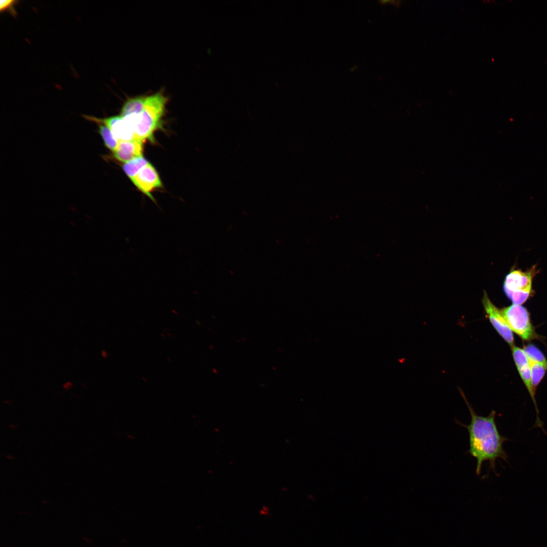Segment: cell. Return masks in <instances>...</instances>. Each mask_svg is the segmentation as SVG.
Here are the masks:
<instances>
[{
  "label": "cell",
  "mask_w": 547,
  "mask_h": 547,
  "mask_svg": "<svg viewBox=\"0 0 547 547\" xmlns=\"http://www.w3.org/2000/svg\"><path fill=\"white\" fill-rule=\"evenodd\" d=\"M529 364L532 386L535 393L536 388L543 378L547 369L542 365L530 360H529Z\"/></svg>",
  "instance_id": "obj_12"
},
{
  "label": "cell",
  "mask_w": 547,
  "mask_h": 547,
  "mask_svg": "<svg viewBox=\"0 0 547 547\" xmlns=\"http://www.w3.org/2000/svg\"><path fill=\"white\" fill-rule=\"evenodd\" d=\"M143 142L134 139L129 141L119 140L117 148L113 152V157L125 163L142 156Z\"/></svg>",
  "instance_id": "obj_8"
},
{
  "label": "cell",
  "mask_w": 547,
  "mask_h": 547,
  "mask_svg": "<svg viewBox=\"0 0 547 547\" xmlns=\"http://www.w3.org/2000/svg\"><path fill=\"white\" fill-rule=\"evenodd\" d=\"M18 1L14 0H2L0 2V10L1 12L8 11L13 16L16 15V12L14 9V6Z\"/></svg>",
  "instance_id": "obj_15"
},
{
  "label": "cell",
  "mask_w": 547,
  "mask_h": 547,
  "mask_svg": "<svg viewBox=\"0 0 547 547\" xmlns=\"http://www.w3.org/2000/svg\"><path fill=\"white\" fill-rule=\"evenodd\" d=\"M131 181L141 192L156 203L151 192L162 188L163 184L158 172L150 163L142 168Z\"/></svg>",
  "instance_id": "obj_6"
},
{
  "label": "cell",
  "mask_w": 547,
  "mask_h": 547,
  "mask_svg": "<svg viewBox=\"0 0 547 547\" xmlns=\"http://www.w3.org/2000/svg\"><path fill=\"white\" fill-rule=\"evenodd\" d=\"M83 116L88 121L106 126L119 140L129 141L136 139L133 128L121 115L105 118L87 115H83Z\"/></svg>",
  "instance_id": "obj_7"
},
{
  "label": "cell",
  "mask_w": 547,
  "mask_h": 547,
  "mask_svg": "<svg viewBox=\"0 0 547 547\" xmlns=\"http://www.w3.org/2000/svg\"><path fill=\"white\" fill-rule=\"evenodd\" d=\"M71 385L72 384L70 382H68L64 385V387L66 388H68L70 387V386H71Z\"/></svg>",
  "instance_id": "obj_16"
},
{
  "label": "cell",
  "mask_w": 547,
  "mask_h": 547,
  "mask_svg": "<svg viewBox=\"0 0 547 547\" xmlns=\"http://www.w3.org/2000/svg\"><path fill=\"white\" fill-rule=\"evenodd\" d=\"M482 303L490 322L500 336L512 347L514 345L513 332L508 326L501 309L495 306L484 292Z\"/></svg>",
  "instance_id": "obj_5"
},
{
  "label": "cell",
  "mask_w": 547,
  "mask_h": 547,
  "mask_svg": "<svg viewBox=\"0 0 547 547\" xmlns=\"http://www.w3.org/2000/svg\"><path fill=\"white\" fill-rule=\"evenodd\" d=\"M501 311L512 332L525 341L535 338L536 334L530 315L525 307L521 305L513 304L501 309Z\"/></svg>",
  "instance_id": "obj_4"
},
{
  "label": "cell",
  "mask_w": 547,
  "mask_h": 547,
  "mask_svg": "<svg viewBox=\"0 0 547 547\" xmlns=\"http://www.w3.org/2000/svg\"><path fill=\"white\" fill-rule=\"evenodd\" d=\"M535 268L527 271L520 270L511 271L505 277L503 290L513 304L522 305L530 296L532 292V281L535 275Z\"/></svg>",
  "instance_id": "obj_3"
},
{
  "label": "cell",
  "mask_w": 547,
  "mask_h": 547,
  "mask_svg": "<svg viewBox=\"0 0 547 547\" xmlns=\"http://www.w3.org/2000/svg\"><path fill=\"white\" fill-rule=\"evenodd\" d=\"M147 96H140L130 98L123 105L121 115H138L143 109Z\"/></svg>",
  "instance_id": "obj_9"
},
{
  "label": "cell",
  "mask_w": 547,
  "mask_h": 547,
  "mask_svg": "<svg viewBox=\"0 0 547 547\" xmlns=\"http://www.w3.org/2000/svg\"><path fill=\"white\" fill-rule=\"evenodd\" d=\"M461 394L470 411L471 419L468 424H464L459 421L456 422L465 427L468 433V452L476 459V474L479 476L484 461H489L490 467L495 470L497 459L507 461V456L503 448V444L507 439L498 432L494 410H492L487 416L479 415L476 413L462 392Z\"/></svg>",
  "instance_id": "obj_1"
},
{
  "label": "cell",
  "mask_w": 547,
  "mask_h": 547,
  "mask_svg": "<svg viewBox=\"0 0 547 547\" xmlns=\"http://www.w3.org/2000/svg\"><path fill=\"white\" fill-rule=\"evenodd\" d=\"M523 350L529 360L538 363L547 369V360L542 351L532 344L525 346Z\"/></svg>",
  "instance_id": "obj_13"
},
{
  "label": "cell",
  "mask_w": 547,
  "mask_h": 547,
  "mask_svg": "<svg viewBox=\"0 0 547 547\" xmlns=\"http://www.w3.org/2000/svg\"><path fill=\"white\" fill-rule=\"evenodd\" d=\"M513 357L516 367L529 364V359L523 349L514 345L511 347Z\"/></svg>",
  "instance_id": "obj_14"
},
{
  "label": "cell",
  "mask_w": 547,
  "mask_h": 547,
  "mask_svg": "<svg viewBox=\"0 0 547 547\" xmlns=\"http://www.w3.org/2000/svg\"><path fill=\"white\" fill-rule=\"evenodd\" d=\"M149 162L143 156L137 157L123 165V169L127 176L132 180L138 172Z\"/></svg>",
  "instance_id": "obj_10"
},
{
  "label": "cell",
  "mask_w": 547,
  "mask_h": 547,
  "mask_svg": "<svg viewBox=\"0 0 547 547\" xmlns=\"http://www.w3.org/2000/svg\"><path fill=\"white\" fill-rule=\"evenodd\" d=\"M98 132L101 136L105 146L113 152L117 148L119 140L108 127L103 124H98Z\"/></svg>",
  "instance_id": "obj_11"
},
{
  "label": "cell",
  "mask_w": 547,
  "mask_h": 547,
  "mask_svg": "<svg viewBox=\"0 0 547 547\" xmlns=\"http://www.w3.org/2000/svg\"><path fill=\"white\" fill-rule=\"evenodd\" d=\"M167 102V97L162 92L146 96L143 109L137 116L134 125L136 139L143 142L154 141V133L162 127Z\"/></svg>",
  "instance_id": "obj_2"
}]
</instances>
